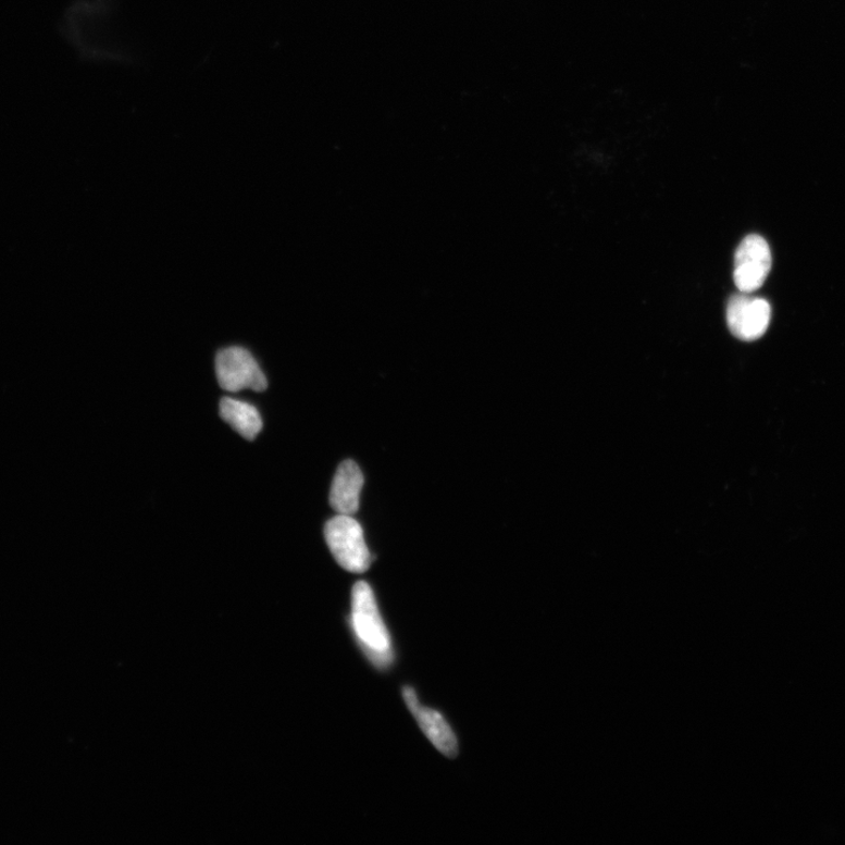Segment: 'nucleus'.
I'll return each mask as SVG.
<instances>
[{"label": "nucleus", "instance_id": "f03ea898", "mask_svg": "<svg viewBox=\"0 0 845 845\" xmlns=\"http://www.w3.org/2000/svg\"><path fill=\"white\" fill-rule=\"evenodd\" d=\"M324 537L339 567L351 573H364L372 566V555L363 529L348 514H337L325 525Z\"/></svg>", "mask_w": 845, "mask_h": 845}, {"label": "nucleus", "instance_id": "39448f33", "mask_svg": "<svg viewBox=\"0 0 845 845\" xmlns=\"http://www.w3.org/2000/svg\"><path fill=\"white\" fill-rule=\"evenodd\" d=\"M772 319V308L759 298L748 294L735 295L728 307L729 328L734 336L743 340L761 338Z\"/></svg>", "mask_w": 845, "mask_h": 845}, {"label": "nucleus", "instance_id": "f257e3e1", "mask_svg": "<svg viewBox=\"0 0 845 845\" xmlns=\"http://www.w3.org/2000/svg\"><path fill=\"white\" fill-rule=\"evenodd\" d=\"M349 626L364 657L378 671L395 663L392 633L382 617L375 593L368 583H356L351 591Z\"/></svg>", "mask_w": 845, "mask_h": 845}, {"label": "nucleus", "instance_id": "6e6552de", "mask_svg": "<svg viewBox=\"0 0 845 845\" xmlns=\"http://www.w3.org/2000/svg\"><path fill=\"white\" fill-rule=\"evenodd\" d=\"M220 417L228 423L236 433L248 440H254L262 430V420L258 409L243 400L222 398Z\"/></svg>", "mask_w": 845, "mask_h": 845}, {"label": "nucleus", "instance_id": "0eeeda50", "mask_svg": "<svg viewBox=\"0 0 845 845\" xmlns=\"http://www.w3.org/2000/svg\"><path fill=\"white\" fill-rule=\"evenodd\" d=\"M363 484V473L358 464L352 461L340 464L332 484V508L338 514L352 515L358 512Z\"/></svg>", "mask_w": 845, "mask_h": 845}, {"label": "nucleus", "instance_id": "20e7f679", "mask_svg": "<svg viewBox=\"0 0 845 845\" xmlns=\"http://www.w3.org/2000/svg\"><path fill=\"white\" fill-rule=\"evenodd\" d=\"M772 270V251L760 235H748L736 249L734 282L740 291L760 289Z\"/></svg>", "mask_w": 845, "mask_h": 845}, {"label": "nucleus", "instance_id": "423d86ee", "mask_svg": "<svg viewBox=\"0 0 845 845\" xmlns=\"http://www.w3.org/2000/svg\"><path fill=\"white\" fill-rule=\"evenodd\" d=\"M403 699L420 729L438 751L453 759L459 753L458 738L450 723L440 711L421 704L414 688L405 686Z\"/></svg>", "mask_w": 845, "mask_h": 845}, {"label": "nucleus", "instance_id": "7ed1b4c3", "mask_svg": "<svg viewBox=\"0 0 845 845\" xmlns=\"http://www.w3.org/2000/svg\"><path fill=\"white\" fill-rule=\"evenodd\" d=\"M215 370L220 387L229 393L244 389L261 393L269 387L253 355L240 347L221 350L216 356Z\"/></svg>", "mask_w": 845, "mask_h": 845}]
</instances>
